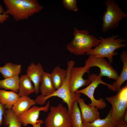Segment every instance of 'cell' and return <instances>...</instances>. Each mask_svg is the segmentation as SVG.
<instances>
[{
  "label": "cell",
  "mask_w": 127,
  "mask_h": 127,
  "mask_svg": "<svg viewBox=\"0 0 127 127\" xmlns=\"http://www.w3.org/2000/svg\"><path fill=\"white\" fill-rule=\"evenodd\" d=\"M7 14L18 21L26 19L40 12L43 7L36 0H4Z\"/></svg>",
  "instance_id": "6da1fadb"
},
{
  "label": "cell",
  "mask_w": 127,
  "mask_h": 127,
  "mask_svg": "<svg viewBox=\"0 0 127 127\" xmlns=\"http://www.w3.org/2000/svg\"><path fill=\"white\" fill-rule=\"evenodd\" d=\"M75 63V61L73 60L67 61V75L61 85L54 92L48 96H44L41 95H38L35 100L37 104L40 105H43L45 103L46 101L49 98L57 96L61 98L64 102L67 103L68 110L70 114L73 103L81 96L79 93H71L69 87L71 69L74 66Z\"/></svg>",
  "instance_id": "7a4b0ae2"
},
{
  "label": "cell",
  "mask_w": 127,
  "mask_h": 127,
  "mask_svg": "<svg viewBox=\"0 0 127 127\" xmlns=\"http://www.w3.org/2000/svg\"><path fill=\"white\" fill-rule=\"evenodd\" d=\"M74 29L73 38L67 44V49L75 56L86 54L101 42L100 39L90 34L87 30H79L76 27Z\"/></svg>",
  "instance_id": "3957f363"
},
{
  "label": "cell",
  "mask_w": 127,
  "mask_h": 127,
  "mask_svg": "<svg viewBox=\"0 0 127 127\" xmlns=\"http://www.w3.org/2000/svg\"><path fill=\"white\" fill-rule=\"evenodd\" d=\"M119 36L117 35L105 38L99 36V39L101 40V42L86 54L107 58L109 62L111 64L113 62V56L118 54L115 52V51L120 48L127 46L126 44L124 43L126 40L122 37H119Z\"/></svg>",
  "instance_id": "277c9868"
},
{
  "label": "cell",
  "mask_w": 127,
  "mask_h": 127,
  "mask_svg": "<svg viewBox=\"0 0 127 127\" xmlns=\"http://www.w3.org/2000/svg\"><path fill=\"white\" fill-rule=\"evenodd\" d=\"M104 3L106 9L101 18L103 23L101 29L103 32L105 33L111 30L116 28L119 21L127 17V15L114 0H106Z\"/></svg>",
  "instance_id": "5b68a950"
},
{
  "label": "cell",
  "mask_w": 127,
  "mask_h": 127,
  "mask_svg": "<svg viewBox=\"0 0 127 127\" xmlns=\"http://www.w3.org/2000/svg\"><path fill=\"white\" fill-rule=\"evenodd\" d=\"M44 122L46 127H72L68 109L60 103L52 106Z\"/></svg>",
  "instance_id": "8992f818"
},
{
  "label": "cell",
  "mask_w": 127,
  "mask_h": 127,
  "mask_svg": "<svg viewBox=\"0 0 127 127\" xmlns=\"http://www.w3.org/2000/svg\"><path fill=\"white\" fill-rule=\"evenodd\" d=\"M102 76L100 73L97 75L92 74L89 75L88 79L91 81L90 83L86 87L81 90H78L75 92L83 94L87 96L91 99V102L88 105L90 106H93L97 107L99 109H103L107 106L106 103L102 98L97 99L95 98L94 94L96 88L100 84L107 86L108 88L114 91L111 84L107 83L102 79Z\"/></svg>",
  "instance_id": "52a82bcc"
},
{
  "label": "cell",
  "mask_w": 127,
  "mask_h": 127,
  "mask_svg": "<svg viewBox=\"0 0 127 127\" xmlns=\"http://www.w3.org/2000/svg\"><path fill=\"white\" fill-rule=\"evenodd\" d=\"M118 91L115 95L106 98L112 105L111 116L115 123L123 120L127 111V84Z\"/></svg>",
  "instance_id": "ba28073f"
},
{
  "label": "cell",
  "mask_w": 127,
  "mask_h": 127,
  "mask_svg": "<svg viewBox=\"0 0 127 127\" xmlns=\"http://www.w3.org/2000/svg\"><path fill=\"white\" fill-rule=\"evenodd\" d=\"M84 66L89 70L92 67H96L100 69L102 77L106 76L109 79L116 80L119 75L117 71L104 58L89 55L85 62Z\"/></svg>",
  "instance_id": "9c48e42d"
},
{
  "label": "cell",
  "mask_w": 127,
  "mask_h": 127,
  "mask_svg": "<svg viewBox=\"0 0 127 127\" xmlns=\"http://www.w3.org/2000/svg\"><path fill=\"white\" fill-rule=\"evenodd\" d=\"M89 70L84 66H74L71 68L69 85L71 93H75L81 87L88 86L90 83L91 81L89 79H84L83 77L85 73H89Z\"/></svg>",
  "instance_id": "30bf717a"
},
{
  "label": "cell",
  "mask_w": 127,
  "mask_h": 127,
  "mask_svg": "<svg viewBox=\"0 0 127 127\" xmlns=\"http://www.w3.org/2000/svg\"><path fill=\"white\" fill-rule=\"evenodd\" d=\"M49 107V101L44 106L39 107L34 105L17 117L24 126L26 127L28 124L33 125L38 122L40 112L41 111L47 112Z\"/></svg>",
  "instance_id": "8fae6325"
},
{
  "label": "cell",
  "mask_w": 127,
  "mask_h": 127,
  "mask_svg": "<svg viewBox=\"0 0 127 127\" xmlns=\"http://www.w3.org/2000/svg\"><path fill=\"white\" fill-rule=\"evenodd\" d=\"M80 108L81 117L83 123H91L100 118L98 108L94 106L87 104L85 100L79 97L77 100Z\"/></svg>",
  "instance_id": "7c38bea8"
},
{
  "label": "cell",
  "mask_w": 127,
  "mask_h": 127,
  "mask_svg": "<svg viewBox=\"0 0 127 127\" xmlns=\"http://www.w3.org/2000/svg\"><path fill=\"white\" fill-rule=\"evenodd\" d=\"M44 71L43 66L40 63L36 64L32 62L27 68L26 75L34 84L36 94L40 91V85Z\"/></svg>",
  "instance_id": "4fadbf2b"
},
{
  "label": "cell",
  "mask_w": 127,
  "mask_h": 127,
  "mask_svg": "<svg viewBox=\"0 0 127 127\" xmlns=\"http://www.w3.org/2000/svg\"><path fill=\"white\" fill-rule=\"evenodd\" d=\"M36 103L35 100L28 96H22L19 98L11 109L18 117Z\"/></svg>",
  "instance_id": "5bb4252c"
},
{
  "label": "cell",
  "mask_w": 127,
  "mask_h": 127,
  "mask_svg": "<svg viewBox=\"0 0 127 127\" xmlns=\"http://www.w3.org/2000/svg\"><path fill=\"white\" fill-rule=\"evenodd\" d=\"M39 87L42 96H46L53 93L56 90L53 83L51 74L44 72Z\"/></svg>",
  "instance_id": "9a60e30c"
},
{
  "label": "cell",
  "mask_w": 127,
  "mask_h": 127,
  "mask_svg": "<svg viewBox=\"0 0 127 127\" xmlns=\"http://www.w3.org/2000/svg\"><path fill=\"white\" fill-rule=\"evenodd\" d=\"M120 59L123 63L122 70L120 75L115 81L111 85L114 91H119L123 84L127 80V52L123 51L120 55Z\"/></svg>",
  "instance_id": "2e32d148"
},
{
  "label": "cell",
  "mask_w": 127,
  "mask_h": 127,
  "mask_svg": "<svg viewBox=\"0 0 127 127\" xmlns=\"http://www.w3.org/2000/svg\"><path fill=\"white\" fill-rule=\"evenodd\" d=\"M19 97L18 93L12 91L0 90V103L6 109H11Z\"/></svg>",
  "instance_id": "e0dca14e"
},
{
  "label": "cell",
  "mask_w": 127,
  "mask_h": 127,
  "mask_svg": "<svg viewBox=\"0 0 127 127\" xmlns=\"http://www.w3.org/2000/svg\"><path fill=\"white\" fill-rule=\"evenodd\" d=\"M26 74L21 75L19 79L18 94L20 97L28 96L35 92L34 86Z\"/></svg>",
  "instance_id": "ac0fdd59"
},
{
  "label": "cell",
  "mask_w": 127,
  "mask_h": 127,
  "mask_svg": "<svg viewBox=\"0 0 127 127\" xmlns=\"http://www.w3.org/2000/svg\"><path fill=\"white\" fill-rule=\"evenodd\" d=\"M21 66L20 64L8 62L0 67V72L4 79L18 76L21 72Z\"/></svg>",
  "instance_id": "d6986e66"
},
{
  "label": "cell",
  "mask_w": 127,
  "mask_h": 127,
  "mask_svg": "<svg viewBox=\"0 0 127 127\" xmlns=\"http://www.w3.org/2000/svg\"><path fill=\"white\" fill-rule=\"evenodd\" d=\"M112 109L104 119H98L91 123H83V127H114L115 122L111 116Z\"/></svg>",
  "instance_id": "ffe728a7"
},
{
  "label": "cell",
  "mask_w": 127,
  "mask_h": 127,
  "mask_svg": "<svg viewBox=\"0 0 127 127\" xmlns=\"http://www.w3.org/2000/svg\"><path fill=\"white\" fill-rule=\"evenodd\" d=\"M67 70L61 68L59 66L54 68L51 74L52 78L56 90L62 85L66 77Z\"/></svg>",
  "instance_id": "44dd1931"
},
{
  "label": "cell",
  "mask_w": 127,
  "mask_h": 127,
  "mask_svg": "<svg viewBox=\"0 0 127 127\" xmlns=\"http://www.w3.org/2000/svg\"><path fill=\"white\" fill-rule=\"evenodd\" d=\"M77 101L73 103L70 114L72 127H83L79 108Z\"/></svg>",
  "instance_id": "7402d4cb"
},
{
  "label": "cell",
  "mask_w": 127,
  "mask_h": 127,
  "mask_svg": "<svg viewBox=\"0 0 127 127\" xmlns=\"http://www.w3.org/2000/svg\"><path fill=\"white\" fill-rule=\"evenodd\" d=\"M19 79L18 75L0 80V88L10 90L18 93Z\"/></svg>",
  "instance_id": "603a6c76"
},
{
  "label": "cell",
  "mask_w": 127,
  "mask_h": 127,
  "mask_svg": "<svg viewBox=\"0 0 127 127\" xmlns=\"http://www.w3.org/2000/svg\"><path fill=\"white\" fill-rule=\"evenodd\" d=\"M3 122L4 126L6 127H21L22 124L11 109L6 110Z\"/></svg>",
  "instance_id": "cb8c5ba5"
},
{
  "label": "cell",
  "mask_w": 127,
  "mask_h": 127,
  "mask_svg": "<svg viewBox=\"0 0 127 127\" xmlns=\"http://www.w3.org/2000/svg\"><path fill=\"white\" fill-rule=\"evenodd\" d=\"M76 0H63L62 4L65 8L69 10L76 11L78 10Z\"/></svg>",
  "instance_id": "d4e9b609"
},
{
  "label": "cell",
  "mask_w": 127,
  "mask_h": 127,
  "mask_svg": "<svg viewBox=\"0 0 127 127\" xmlns=\"http://www.w3.org/2000/svg\"><path fill=\"white\" fill-rule=\"evenodd\" d=\"M9 15L4 11L2 6L0 4V23H2L8 20Z\"/></svg>",
  "instance_id": "484cf974"
},
{
  "label": "cell",
  "mask_w": 127,
  "mask_h": 127,
  "mask_svg": "<svg viewBox=\"0 0 127 127\" xmlns=\"http://www.w3.org/2000/svg\"><path fill=\"white\" fill-rule=\"evenodd\" d=\"M6 110L4 106L0 103V127L3 122V117Z\"/></svg>",
  "instance_id": "4316f807"
},
{
  "label": "cell",
  "mask_w": 127,
  "mask_h": 127,
  "mask_svg": "<svg viewBox=\"0 0 127 127\" xmlns=\"http://www.w3.org/2000/svg\"><path fill=\"white\" fill-rule=\"evenodd\" d=\"M114 127H127V124L122 120L118 122L115 123Z\"/></svg>",
  "instance_id": "83f0119b"
},
{
  "label": "cell",
  "mask_w": 127,
  "mask_h": 127,
  "mask_svg": "<svg viewBox=\"0 0 127 127\" xmlns=\"http://www.w3.org/2000/svg\"><path fill=\"white\" fill-rule=\"evenodd\" d=\"M44 123V121L41 119H38V122L36 124L33 125V127H41V124Z\"/></svg>",
  "instance_id": "f1b7e54d"
},
{
  "label": "cell",
  "mask_w": 127,
  "mask_h": 127,
  "mask_svg": "<svg viewBox=\"0 0 127 127\" xmlns=\"http://www.w3.org/2000/svg\"><path fill=\"white\" fill-rule=\"evenodd\" d=\"M127 111L125 113L123 117V120L124 122L127 124Z\"/></svg>",
  "instance_id": "f546056e"
}]
</instances>
